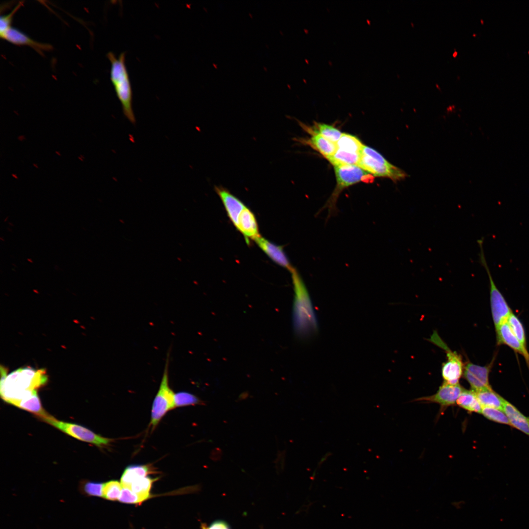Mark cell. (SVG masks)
<instances>
[{"instance_id": "obj_31", "label": "cell", "mask_w": 529, "mask_h": 529, "mask_svg": "<svg viewBox=\"0 0 529 529\" xmlns=\"http://www.w3.org/2000/svg\"><path fill=\"white\" fill-rule=\"evenodd\" d=\"M119 501L125 503L138 504L145 500L139 495L133 492L130 489L122 487Z\"/></svg>"}, {"instance_id": "obj_12", "label": "cell", "mask_w": 529, "mask_h": 529, "mask_svg": "<svg viewBox=\"0 0 529 529\" xmlns=\"http://www.w3.org/2000/svg\"><path fill=\"white\" fill-rule=\"evenodd\" d=\"M428 340L443 349L446 355L447 361L443 362L441 371L449 374H455L463 371L464 364L462 357L455 351L450 349L446 343L441 338L436 331H433Z\"/></svg>"}, {"instance_id": "obj_24", "label": "cell", "mask_w": 529, "mask_h": 529, "mask_svg": "<svg viewBox=\"0 0 529 529\" xmlns=\"http://www.w3.org/2000/svg\"><path fill=\"white\" fill-rule=\"evenodd\" d=\"M155 480L147 477L139 478L131 484L129 489L146 500L150 496L149 491Z\"/></svg>"}, {"instance_id": "obj_23", "label": "cell", "mask_w": 529, "mask_h": 529, "mask_svg": "<svg viewBox=\"0 0 529 529\" xmlns=\"http://www.w3.org/2000/svg\"><path fill=\"white\" fill-rule=\"evenodd\" d=\"M149 468L145 465H132L124 470L120 479L122 487L129 488L136 480L146 477L149 473Z\"/></svg>"}, {"instance_id": "obj_29", "label": "cell", "mask_w": 529, "mask_h": 529, "mask_svg": "<svg viewBox=\"0 0 529 529\" xmlns=\"http://www.w3.org/2000/svg\"><path fill=\"white\" fill-rule=\"evenodd\" d=\"M481 413L487 419L497 423L510 425L503 410L490 407H482Z\"/></svg>"}, {"instance_id": "obj_20", "label": "cell", "mask_w": 529, "mask_h": 529, "mask_svg": "<svg viewBox=\"0 0 529 529\" xmlns=\"http://www.w3.org/2000/svg\"><path fill=\"white\" fill-rule=\"evenodd\" d=\"M482 407H490L503 410L505 399L492 388L475 392Z\"/></svg>"}, {"instance_id": "obj_2", "label": "cell", "mask_w": 529, "mask_h": 529, "mask_svg": "<svg viewBox=\"0 0 529 529\" xmlns=\"http://www.w3.org/2000/svg\"><path fill=\"white\" fill-rule=\"evenodd\" d=\"M294 292L293 325L297 335L308 338L317 333L318 324L310 296L300 275L294 268L290 272Z\"/></svg>"}, {"instance_id": "obj_19", "label": "cell", "mask_w": 529, "mask_h": 529, "mask_svg": "<svg viewBox=\"0 0 529 529\" xmlns=\"http://www.w3.org/2000/svg\"><path fill=\"white\" fill-rule=\"evenodd\" d=\"M307 143L327 159L331 157L337 150L336 144L316 133H313L312 137Z\"/></svg>"}, {"instance_id": "obj_5", "label": "cell", "mask_w": 529, "mask_h": 529, "mask_svg": "<svg viewBox=\"0 0 529 529\" xmlns=\"http://www.w3.org/2000/svg\"><path fill=\"white\" fill-rule=\"evenodd\" d=\"M358 166L374 176L388 178L394 181L403 180L408 176L404 170L390 163L378 151L364 144Z\"/></svg>"}, {"instance_id": "obj_6", "label": "cell", "mask_w": 529, "mask_h": 529, "mask_svg": "<svg viewBox=\"0 0 529 529\" xmlns=\"http://www.w3.org/2000/svg\"><path fill=\"white\" fill-rule=\"evenodd\" d=\"M477 242L480 248L479 262L485 269L489 280L491 310L496 330L501 324L507 322L512 311L493 279L484 253L483 238L478 240Z\"/></svg>"}, {"instance_id": "obj_4", "label": "cell", "mask_w": 529, "mask_h": 529, "mask_svg": "<svg viewBox=\"0 0 529 529\" xmlns=\"http://www.w3.org/2000/svg\"><path fill=\"white\" fill-rule=\"evenodd\" d=\"M337 180V187L327 202L317 213L318 214L327 208L328 214L326 220L337 214L336 203L341 191L360 182L370 183L373 182L374 176L360 167L355 165H344L334 166Z\"/></svg>"}, {"instance_id": "obj_25", "label": "cell", "mask_w": 529, "mask_h": 529, "mask_svg": "<svg viewBox=\"0 0 529 529\" xmlns=\"http://www.w3.org/2000/svg\"><path fill=\"white\" fill-rule=\"evenodd\" d=\"M313 133L319 134L328 140L336 144L342 133L333 126L322 123H316Z\"/></svg>"}, {"instance_id": "obj_26", "label": "cell", "mask_w": 529, "mask_h": 529, "mask_svg": "<svg viewBox=\"0 0 529 529\" xmlns=\"http://www.w3.org/2000/svg\"><path fill=\"white\" fill-rule=\"evenodd\" d=\"M507 323L515 336L523 345L526 347V336L523 325L513 312L508 317Z\"/></svg>"}, {"instance_id": "obj_10", "label": "cell", "mask_w": 529, "mask_h": 529, "mask_svg": "<svg viewBox=\"0 0 529 529\" xmlns=\"http://www.w3.org/2000/svg\"><path fill=\"white\" fill-rule=\"evenodd\" d=\"M494 361L495 357L485 366L477 365L470 361L464 364L462 376L472 390L477 392L492 388L489 382V375Z\"/></svg>"}, {"instance_id": "obj_1", "label": "cell", "mask_w": 529, "mask_h": 529, "mask_svg": "<svg viewBox=\"0 0 529 529\" xmlns=\"http://www.w3.org/2000/svg\"><path fill=\"white\" fill-rule=\"evenodd\" d=\"M0 372L1 397L5 402L13 405L32 394L47 381L44 369L35 370L27 367L7 374V369L1 366Z\"/></svg>"}, {"instance_id": "obj_32", "label": "cell", "mask_w": 529, "mask_h": 529, "mask_svg": "<svg viewBox=\"0 0 529 529\" xmlns=\"http://www.w3.org/2000/svg\"><path fill=\"white\" fill-rule=\"evenodd\" d=\"M23 5V1L20 2L12 11L8 14L1 16L0 19V34H1L10 28L12 19L16 12Z\"/></svg>"}, {"instance_id": "obj_22", "label": "cell", "mask_w": 529, "mask_h": 529, "mask_svg": "<svg viewBox=\"0 0 529 529\" xmlns=\"http://www.w3.org/2000/svg\"><path fill=\"white\" fill-rule=\"evenodd\" d=\"M14 406L33 413L41 419L49 415L43 409L37 391L22 399Z\"/></svg>"}, {"instance_id": "obj_30", "label": "cell", "mask_w": 529, "mask_h": 529, "mask_svg": "<svg viewBox=\"0 0 529 529\" xmlns=\"http://www.w3.org/2000/svg\"><path fill=\"white\" fill-rule=\"evenodd\" d=\"M104 483L93 481H85L80 486L82 493L88 496L103 497Z\"/></svg>"}, {"instance_id": "obj_33", "label": "cell", "mask_w": 529, "mask_h": 529, "mask_svg": "<svg viewBox=\"0 0 529 529\" xmlns=\"http://www.w3.org/2000/svg\"><path fill=\"white\" fill-rule=\"evenodd\" d=\"M201 529H230L227 524L223 521H217L213 523L209 527L202 524Z\"/></svg>"}, {"instance_id": "obj_14", "label": "cell", "mask_w": 529, "mask_h": 529, "mask_svg": "<svg viewBox=\"0 0 529 529\" xmlns=\"http://www.w3.org/2000/svg\"><path fill=\"white\" fill-rule=\"evenodd\" d=\"M215 190L222 201L228 217L237 227L239 216L246 206L226 189L215 186Z\"/></svg>"}, {"instance_id": "obj_17", "label": "cell", "mask_w": 529, "mask_h": 529, "mask_svg": "<svg viewBox=\"0 0 529 529\" xmlns=\"http://www.w3.org/2000/svg\"><path fill=\"white\" fill-rule=\"evenodd\" d=\"M236 228L244 236L246 242L255 240L260 236L258 225L254 214L246 207L240 214Z\"/></svg>"}, {"instance_id": "obj_9", "label": "cell", "mask_w": 529, "mask_h": 529, "mask_svg": "<svg viewBox=\"0 0 529 529\" xmlns=\"http://www.w3.org/2000/svg\"><path fill=\"white\" fill-rule=\"evenodd\" d=\"M42 419L76 439L93 444L100 447L108 445L112 441L111 439L96 434L83 426L57 420L49 415Z\"/></svg>"}, {"instance_id": "obj_3", "label": "cell", "mask_w": 529, "mask_h": 529, "mask_svg": "<svg viewBox=\"0 0 529 529\" xmlns=\"http://www.w3.org/2000/svg\"><path fill=\"white\" fill-rule=\"evenodd\" d=\"M111 62L110 79L122 107L123 115L132 123L136 122L132 108V91L125 65V53L122 52L117 58L112 52L107 54Z\"/></svg>"}, {"instance_id": "obj_21", "label": "cell", "mask_w": 529, "mask_h": 529, "mask_svg": "<svg viewBox=\"0 0 529 529\" xmlns=\"http://www.w3.org/2000/svg\"><path fill=\"white\" fill-rule=\"evenodd\" d=\"M456 404L468 412L481 413L482 407L476 392L472 389H464L457 399Z\"/></svg>"}, {"instance_id": "obj_11", "label": "cell", "mask_w": 529, "mask_h": 529, "mask_svg": "<svg viewBox=\"0 0 529 529\" xmlns=\"http://www.w3.org/2000/svg\"><path fill=\"white\" fill-rule=\"evenodd\" d=\"M464 389L459 384L453 385L443 382L434 394L418 398L414 401L438 404L440 406L441 411H443L456 404Z\"/></svg>"}, {"instance_id": "obj_13", "label": "cell", "mask_w": 529, "mask_h": 529, "mask_svg": "<svg viewBox=\"0 0 529 529\" xmlns=\"http://www.w3.org/2000/svg\"><path fill=\"white\" fill-rule=\"evenodd\" d=\"M1 39L18 46H27L40 54L44 55V52L52 49V46L48 44L36 42L29 38L24 33L17 28L11 27L4 32L0 34Z\"/></svg>"}, {"instance_id": "obj_27", "label": "cell", "mask_w": 529, "mask_h": 529, "mask_svg": "<svg viewBox=\"0 0 529 529\" xmlns=\"http://www.w3.org/2000/svg\"><path fill=\"white\" fill-rule=\"evenodd\" d=\"M174 408L190 405L203 404L195 395L187 392H179L174 394Z\"/></svg>"}, {"instance_id": "obj_34", "label": "cell", "mask_w": 529, "mask_h": 529, "mask_svg": "<svg viewBox=\"0 0 529 529\" xmlns=\"http://www.w3.org/2000/svg\"><path fill=\"white\" fill-rule=\"evenodd\" d=\"M528 422L529 423V418H528Z\"/></svg>"}, {"instance_id": "obj_16", "label": "cell", "mask_w": 529, "mask_h": 529, "mask_svg": "<svg viewBox=\"0 0 529 529\" xmlns=\"http://www.w3.org/2000/svg\"><path fill=\"white\" fill-rule=\"evenodd\" d=\"M254 240L259 247L275 263L290 272L294 269L295 268L291 264L282 246L277 245L261 236Z\"/></svg>"}, {"instance_id": "obj_15", "label": "cell", "mask_w": 529, "mask_h": 529, "mask_svg": "<svg viewBox=\"0 0 529 529\" xmlns=\"http://www.w3.org/2000/svg\"><path fill=\"white\" fill-rule=\"evenodd\" d=\"M495 330L497 344L506 345L515 352L522 355L529 367V353L527 347L523 345L515 336L507 322L501 324Z\"/></svg>"}, {"instance_id": "obj_18", "label": "cell", "mask_w": 529, "mask_h": 529, "mask_svg": "<svg viewBox=\"0 0 529 529\" xmlns=\"http://www.w3.org/2000/svg\"><path fill=\"white\" fill-rule=\"evenodd\" d=\"M503 410L506 414L510 425L529 435L528 417L506 400L505 401Z\"/></svg>"}, {"instance_id": "obj_8", "label": "cell", "mask_w": 529, "mask_h": 529, "mask_svg": "<svg viewBox=\"0 0 529 529\" xmlns=\"http://www.w3.org/2000/svg\"><path fill=\"white\" fill-rule=\"evenodd\" d=\"M336 145L335 153L327 159L331 164L334 166L358 165L363 144L356 137L342 133Z\"/></svg>"}, {"instance_id": "obj_28", "label": "cell", "mask_w": 529, "mask_h": 529, "mask_svg": "<svg viewBox=\"0 0 529 529\" xmlns=\"http://www.w3.org/2000/svg\"><path fill=\"white\" fill-rule=\"evenodd\" d=\"M122 486L121 483L117 481H110L104 483L103 488V497L111 501L119 499Z\"/></svg>"}, {"instance_id": "obj_7", "label": "cell", "mask_w": 529, "mask_h": 529, "mask_svg": "<svg viewBox=\"0 0 529 529\" xmlns=\"http://www.w3.org/2000/svg\"><path fill=\"white\" fill-rule=\"evenodd\" d=\"M169 353L167 357L159 388L152 404L150 424L153 427L159 423L168 410L174 408L175 393L169 385Z\"/></svg>"}]
</instances>
